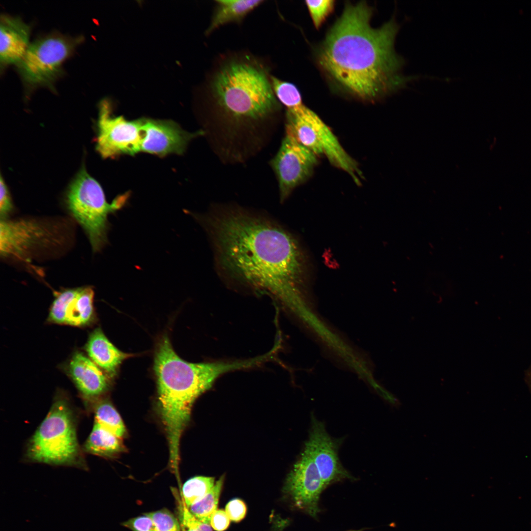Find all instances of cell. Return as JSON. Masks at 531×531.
Returning a JSON list of instances; mask_svg holds the SVG:
<instances>
[{
	"instance_id": "obj_21",
	"label": "cell",
	"mask_w": 531,
	"mask_h": 531,
	"mask_svg": "<svg viewBox=\"0 0 531 531\" xmlns=\"http://www.w3.org/2000/svg\"><path fill=\"white\" fill-rule=\"evenodd\" d=\"M94 422L122 438L126 433L124 424L119 413L107 399L94 401Z\"/></svg>"
},
{
	"instance_id": "obj_10",
	"label": "cell",
	"mask_w": 531,
	"mask_h": 531,
	"mask_svg": "<svg viewBox=\"0 0 531 531\" xmlns=\"http://www.w3.org/2000/svg\"><path fill=\"white\" fill-rule=\"evenodd\" d=\"M142 119L128 120L112 115L105 101L100 105L96 148L105 158L140 152Z\"/></svg>"
},
{
	"instance_id": "obj_13",
	"label": "cell",
	"mask_w": 531,
	"mask_h": 531,
	"mask_svg": "<svg viewBox=\"0 0 531 531\" xmlns=\"http://www.w3.org/2000/svg\"><path fill=\"white\" fill-rule=\"evenodd\" d=\"M142 139L140 152L165 156L171 153L181 154L193 139L204 135L199 130L190 133L170 120L142 118Z\"/></svg>"
},
{
	"instance_id": "obj_9",
	"label": "cell",
	"mask_w": 531,
	"mask_h": 531,
	"mask_svg": "<svg viewBox=\"0 0 531 531\" xmlns=\"http://www.w3.org/2000/svg\"><path fill=\"white\" fill-rule=\"evenodd\" d=\"M319 161L317 155L285 131L278 151L269 161L278 181L281 203L312 176Z\"/></svg>"
},
{
	"instance_id": "obj_29",
	"label": "cell",
	"mask_w": 531,
	"mask_h": 531,
	"mask_svg": "<svg viewBox=\"0 0 531 531\" xmlns=\"http://www.w3.org/2000/svg\"><path fill=\"white\" fill-rule=\"evenodd\" d=\"M225 511L230 520L238 522L245 516L247 507L243 501L238 499H234L228 502L225 507Z\"/></svg>"
},
{
	"instance_id": "obj_30",
	"label": "cell",
	"mask_w": 531,
	"mask_h": 531,
	"mask_svg": "<svg viewBox=\"0 0 531 531\" xmlns=\"http://www.w3.org/2000/svg\"><path fill=\"white\" fill-rule=\"evenodd\" d=\"M0 214L1 219L6 218L7 215L13 209V204L7 186L0 176Z\"/></svg>"
},
{
	"instance_id": "obj_12",
	"label": "cell",
	"mask_w": 531,
	"mask_h": 531,
	"mask_svg": "<svg viewBox=\"0 0 531 531\" xmlns=\"http://www.w3.org/2000/svg\"><path fill=\"white\" fill-rule=\"evenodd\" d=\"M339 444L338 440L329 435L323 423L312 416L309 436L304 448L315 464L324 488L337 482L354 479L340 461Z\"/></svg>"
},
{
	"instance_id": "obj_31",
	"label": "cell",
	"mask_w": 531,
	"mask_h": 531,
	"mask_svg": "<svg viewBox=\"0 0 531 531\" xmlns=\"http://www.w3.org/2000/svg\"><path fill=\"white\" fill-rule=\"evenodd\" d=\"M230 519L225 511L216 510L211 515L210 520L211 527L216 531H224L229 527Z\"/></svg>"
},
{
	"instance_id": "obj_11",
	"label": "cell",
	"mask_w": 531,
	"mask_h": 531,
	"mask_svg": "<svg viewBox=\"0 0 531 531\" xmlns=\"http://www.w3.org/2000/svg\"><path fill=\"white\" fill-rule=\"evenodd\" d=\"M324 489L315 464L304 448L288 474L285 492L290 496L297 507L315 518L320 511V497Z\"/></svg>"
},
{
	"instance_id": "obj_32",
	"label": "cell",
	"mask_w": 531,
	"mask_h": 531,
	"mask_svg": "<svg viewBox=\"0 0 531 531\" xmlns=\"http://www.w3.org/2000/svg\"><path fill=\"white\" fill-rule=\"evenodd\" d=\"M524 378L527 385L531 389V363L525 372Z\"/></svg>"
},
{
	"instance_id": "obj_24",
	"label": "cell",
	"mask_w": 531,
	"mask_h": 531,
	"mask_svg": "<svg viewBox=\"0 0 531 531\" xmlns=\"http://www.w3.org/2000/svg\"><path fill=\"white\" fill-rule=\"evenodd\" d=\"M172 492L181 531H212L209 524L200 521L190 512L180 493L175 488Z\"/></svg>"
},
{
	"instance_id": "obj_17",
	"label": "cell",
	"mask_w": 531,
	"mask_h": 531,
	"mask_svg": "<svg viewBox=\"0 0 531 531\" xmlns=\"http://www.w3.org/2000/svg\"><path fill=\"white\" fill-rule=\"evenodd\" d=\"M0 33L1 64L18 63L30 45V27L19 17L3 14L0 16Z\"/></svg>"
},
{
	"instance_id": "obj_15",
	"label": "cell",
	"mask_w": 531,
	"mask_h": 531,
	"mask_svg": "<svg viewBox=\"0 0 531 531\" xmlns=\"http://www.w3.org/2000/svg\"><path fill=\"white\" fill-rule=\"evenodd\" d=\"M93 297L94 291L89 287L63 290L56 295L52 313L64 324L86 326L94 319Z\"/></svg>"
},
{
	"instance_id": "obj_19",
	"label": "cell",
	"mask_w": 531,
	"mask_h": 531,
	"mask_svg": "<svg viewBox=\"0 0 531 531\" xmlns=\"http://www.w3.org/2000/svg\"><path fill=\"white\" fill-rule=\"evenodd\" d=\"M261 0H219L215 6L206 33L209 35L221 26L229 23L239 24L250 12L261 5Z\"/></svg>"
},
{
	"instance_id": "obj_7",
	"label": "cell",
	"mask_w": 531,
	"mask_h": 531,
	"mask_svg": "<svg viewBox=\"0 0 531 531\" xmlns=\"http://www.w3.org/2000/svg\"><path fill=\"white\" fill-rule=\"evenodd\" d=\"M285 131L319 157L346 172L357 185L364 178L357 162L343 148L337 137L320 117L303 103L286 109Z\"/></svg>"
},
{
	"instance_id": "obj_14",
	"label": "cell",
	"mask_w": 531,
	"mask_h": 531,
	"mask_svg": "<svg viewBox=\"0 0 531 531\" xmlns=\"http://www.w3.org/2000/svg\"><path fill=\"white\" fill-rule=\"evenodd\" d=\"M49 232L45 226L34 220L1 219L0 255L24 258L47 240Z\"/></svg>"
},
{
	"instance_id": "obj_33",
	"label": "cell",
	"mask_w": 531,
	"mask_h": 531,
	"mask_svg": "<svg viewBox=\"0 0 531 531\" xmlns=\"http://www.w3.org/2000/svg\"><path fill=\"white\" fill-rule=\"evenodd\" d=\"M362 530H363V529H360V530H349V531H362Z\"/></svg>"
},
{
	"instance_id": "obj_23",
	"label": "cell",
	"mask_w": 531,
	"mask_h": 531,
	"mask_svg": "<svg viewBox=\"0 0 531 531\" xmlns=\"http://www.w3.org/2000/svg\"><path fill=\"white\" fill-rule=\"evenodd\" d=\"M214 478L198 476L187 480L183 485L181 494L186 505L189 507L205 496L213 488Z\"/></svg>"
},
{
	"instance_id": "obj_28",
	"label": "cell",
	"mask_w": 531,
	"mask_h": 531,
	"mask_svg": "<svg viewBox=\"0 0 531 531\" xmlns=\"http://www.w3.org/2000/svg\"><path fill=\"white\" fill-rule=\"evenodd\" d=\"M122 525L132 531H158L153 520L145 514L130 519Z\"/></svg>"
},
{
	"instance_id": "obj_20",
	"label": "cell",
	"mask_w": 531,
	"mask_h": 531,
	"mask_svg": "<svg viewBox=\"0 0 531 531\" xmlns=\"http://www.w3.org/2000/svg\"><path fill=\"white\" fill-rule=\"evenodd\" d=\"M84 449L88 453L105 457H114L125 451L121 438L95 422Z\"/></svg>"
},
{
	"instance_id": "obj_22",
	"label": "cell",
	"mask_w": 531,
	"mask_h": 531,
	"mask_svg": "<svg viewBox=\"0 0 531 531\" xmlns=\"http://www.w3.org/2000/svg\"><path fill=\"white\" fill-rule=\"evenodd\" d=\"M223 482L224 476H222L204 497L188 507L190 512L200 521L210 524L211 516L217 510Z\"/></svg>"
},
{
	"instance_id": "obj_6",
	"label": "cell",
	"mask_w": 531,
	"mask_h": 531,
	"mask_svg": "<svg viewBox=\"0 0 531 531\" xmlns=\"http://www.w3.org/2000/svg\"><path fill=\"white\" fill-rule=\"evenodd\" d=\"M129 196L126 193L109 203L100 185L84 167L71 182L66 195L67 207L86 233L94 251L107 242L108 215L123 207Z\"/></svg>"
},
{
	"instance_id": "obj_1",
	"label": "cell",
	"mask_w": 531,
	"mask_h": 531,
	"mask_svg": "<svg viewBox=\"0 0 531 531\" xmlns=\"http://www.w3.org/2000/svg\"><path fill=\"white\" fill-rule=\"evenodd\" d=\"M193 216L208 234L225 279L266 293L290 308L301 309L305 260L290 232L266 217L236 206H220Z\"/></svg>"
},
{
	"instance_id": "obj_2",
	"label": "cell",
	"mask_w": 531,
	"mask_h": 531,
	"mask_svg": "<svg viewBox=\"0 0 531 531\" xmlns=\"http://www.w3.org/2000/svg\"><path fill=\"white\" fill-rule=\"evenodd\" d=\"M372 15L364 1L346 3L315 51L317 64L334 89L366 102L377 101L418 78L402 73L405 60L395 50L400 27L395 17L374 28Z\"/></svg>"
},
{
	"instance_id": "obj_18",
	"label": "cell",
	"mask_w": 531,
	"mask_h": 531,
	"mask_svg": "<svg viewBox=\"0 0 531 531\" xmlns=\"http://www.w3.org/2000/svg\"><path fill=\"white\" fill-rule=\"evenodd\" d=\"M85 350L90 359L111 377L115 376L123 360L132 356L118 349L100 328L91 333Z\"/></svg>"
},
{
	"instance_id": "obj_4",
	"label": "cell",
	"mask_w": 531,
	"mask_h": 531,
	"mask_svg": "<svg viewBox=\"0 0 531 531\" xmlns=\"http://www.w3.org/2000/svg\"><path fill=\"white\" fill-rule=\"evenodd\" d=\"M264 361L260 356L243 360L190 363L177 355L167 336L162 337L155 352L154 370L159 408L169 445V465L173 472L179 471L180 440L195 400L224 374L255 367Z\"/></svg>"
},
{
	"instance_id": "obj_26",
	"label": "cell",
	"mask_w": 531,
	"mask_h": 531,
	"mask_svg": "<svg viewBox=\"0 0 531 531\" xmlns=\"http://www.w3.org/2000/svg\"><path fill=\"white\" fill-rule=\"evenodd\" d=\"M305 4L315 28L319 30L333 11V0H306Z\"/></svg>"
},
{
	"instance_id": "obj_3",
	"label": "cell",
	"mask_w": 531,
	"mask_h": 531,
	"mask_svg": "<svg viewBox=\"0 0 531 531\" xmlns=\"http://www.w3.org/2000/svg\"><path fill=\"white\" fill-rule=\"evenodd\" d=\"M267 67L252 55L234 54L223 58L211 76L216 154L224 162H244L254 155L277 124L281 105Z\"/></svg>"
},
{
	"instance_id": "obj_25",
	"label": "cell",
	"mask_w": 531,
	"mask_h": 531,
	"mask_svg": "<svg viewBox=\"0 0 531 531\" xmlns=\"http://www.w3.org/2000/svg\"><path fill=\"white\" fill-rule=\"evenodd\" d=\"M270 80L277 99L286 109L303 103L300 92L294 84L282 81L272 75H271Z\"/></svg>"
},
{
	"instance_id": "obj_27",
	"label": "cell",
	"mask_w": 531,
	"mask_h": 531,
	"mask_svg": "<svg viewBox=\"0 0 531 531\" xmlns=\"http://www.w3.org/2000/svg\"><path fill=\"white\" fill-rule=\"evenodd\" d=\"M144 514L153 520L158 531H181L178 519L166 508Z\"/></svg>"
},
{
	"instance_id": "obj_5",
	"label": "cell",
	"mask_w": 531,
	"mask_h": 531,
	"mask_svg": "<svg viewBox=\"0 0 531 531\" xmlns=\"http://www.w3.org/2000/svg\"><path fill=\"white\" fill-rule=\"evenodd\" d=\"M74 417L66 398L60 395L56 397L29 442L28 458L51 465L83 467Z\"/></svg>"
},
{
	"instance_id": "obj_8",
	"label": "cell",
	"mask_w": 531,
	"mask_h": 531,
	"mask_svg": "<svg viewBox=\"0 0 531 531\" xmlns=\"http://www.w3.org/2000/svg\"><path fill=\"white\" fill-rule=\"evenodd\" d=\"M76 43L62 35H51L30 43L18 63L25 84L31 88L51 85L59 75L63 62Z\"/></svg>"
},
{
	"instance_id": "obj_16",
	"label": "cell",
	"mask_w": 531,
	"mask_h": 531,
	"mask_svg": "<svg viewBox=\"0 0 531 531\" xmlns=\"http://www.w3.org/2000/svg\"><path fill=\"white\" fill-rule=\"evenodd\" d=\"M68 372L83 396L88 401H95L106 391L109 379L94 362L80 352L72 356Z\"/></svg>"
}]
</instances>
